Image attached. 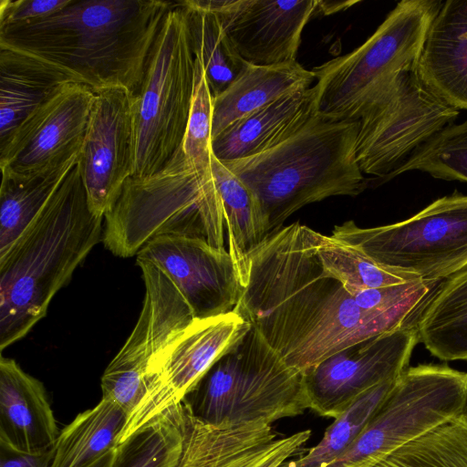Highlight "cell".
Returning <instances> with one entry per match:
<instances>
[{"label": "cell", "mask_w": 467, "mask_h": 467, "mask_svg": "<svg viewBox=\"0 0 467 467\" xmlns=\"http://www.w3.org/2000/svg\"><path fill=\"white\" fill-rule=\"evenodd\" d=\"M225 220L212 170L191 163L179 147L156 172L130 177L104 215L102 243L120 257L150 240L182 236L224 249Z\"/></svg>", "instance_id": "obj_5"}, {"label": "cell", "mask_w": 467, "mask_h": 467, "mask_svg": "<svg viewBox=\"0 0 467 467\" xmlns=\"http://www.w3.org/2000/svg\"><path fill=\"white\" fill-rule=\"evenodd\" d=\"M55 447L49 451L27 454L0 445V467H49Z\"/></svg>", "instance_id": "obj_37"}, {"label": "cell", "mask_w": 467, "mask_h": 467, "mask_svg": "<svg viewBox=\"0 0 467 467\" xmlns=\"http://www.w3.org/2000/svg\"><path fill=\"white\" fill-rule=\"evenodd\" d=\"M372 467H467V417L433 429Z\"/></svg>", "instance_id": "obj_33"}, {"label": "cell", "mask_w": 467, "mask_h": 467, "mask_svg": "<svg viewBox=\"0 0 467 467\" xmlns=\"http://www.w3.org/2000/svg\"><path fill=\"white\" fill-rule=\"evenodd\" d=\"M116 448L106 452L87 467H112L115 459Z\"/></svg>", "instance_id": "obj_39"}, {"label": "cell", "mask_w": 467, "mask_h": 467, "mask_svg": "<svg viewBox=\"0 0 467 467\" xmlns=\"http://www.w3.org/2000/svg\"><path fill=\"white\" fill-rule=\"evenodd\" d=\"M183 426L182 402L157 415L118 444L112 467H177Z\"/></svg>", "instance_id": "obj_29"}, {"label": "cell", "mask_w": 467, "mask_h": 467, "mask_svg": "<svg viewBox=\"0 0 467 467\" xmlns=\"http://www.w3.org/2000/svg\"><path fill=\"white\" fill-rule=\"evenodd\" d=\"M136 261L159 267L174 284L194 318H206L234 310L242 286L228 250L206 241L161 236L149 241Z\"/></svg>", "instance_id": "obj_18"}, {"label": "cell", "mask_w": 467, "mask_h": 467, "mask_svg": "<svg viewBox=\"0 0 467 467\" xmlns=\"http://www.w3.org/2000/svg\"><path fill=\"white\" fill-rule=\"evenodd\" d=\"M321 234L298 222L270 232L248 255L234 310L290 368L304 373L368 338L415 326L440 282L385 310L360 308L317 255Z\"/></svg>", "instance_id": "obj_1"}, {"label": "cell", "mask_w": 467, "mask_h": 467, "mask_svg": "<svg viewBox=\"0 0 467 467\" xmlns=\"http://www.w3.org/2000/svg\"><path fill=\"white\" fill-rule=\"evenodd\" d=\"M467 373L446 364L408 367L354 442L326 467H372L403 445L464 414Z\"/></svg>", "instance_id": "obj_9"}, {"label": "cell", "mask_w": 467, "mask_h": 467, "mask_svg": "<svg viewBox=\"0 0 467 467\" xmlns=\"http://www.w3.org/2000/svg\"><path fill=\"white\" fill-rule=\"evenodd\" d=\"M183 404V402H182ZM183 441L177 467H285L306 451L312 431L280 435L265 421L212 425L183 404Z\"/></svg>", "instance_id": "obj_19"}, {"label": "cell", "mask_w": 467, "mask_h": 467, "mask_svg": "<svg viewBox=\"0 0 467 467\" xmlns=\"http://www.w3.org/2000/svg\"><path fill=\"white\" fill-rule=\"evenodd\" d=\"M135 94L124 88L95 93L77 167L91 211L104 217L134 170Z\"/></svg>", "instance_id": "obj_16"}, {"label": "cell", "mask_w": 467, "mask_h": 467, "mask_svg": "<svg viewBox=\"0 0 467 467\" xmlns=\"http://www.w3.org/2000/svg\"><path fill=\"white\" fill-rule=\"evenodd\" d=\"M464 415L467 417V405H466V408H465V410H464Z\"/></svg>", "instance_id": "obj_40"}, {"label": "cell", "mask_w": 467, "mask_h": 467, "mask_svg": "<svg viewBox=\"0 0 467 467\" xmlns=\"http://www.w3.org/2000/svg\"><path fill=\"white\" fill-rule=\"evenodd\" d=\"M395 379L382 382L360 395L334 419L320 441L286 462L285 467H326L335 462L358 438L382 403Z\"/></svg>", "instance_id": "obj_31"}, {"label": "cell", "mask_w": 467, "mask_h": 467, "mask_svg": "<svg viewBox=\"0 0 467 467\" xmlns=\"http://www.w3.org/2000/svg\"><path fill=\"white\" fill-rule=\"evenodd\" d=\"M331 236L381 265L441 282L467 268V195L441 197L388 225L361 228L348 221Z\"/></svg>", "instance_id": "obj_10"}, {"label": "cell", "mask_w": 467, "mask_h": 467, "mask_svg": "<svg viewBox=\"0 0 467 467\" xmlns=\"http://www.w3.org/2000/svg\"><path fill=\"white\" fill-rule=\"evenodd\" d=\"M317 252L324 269L339 280L350 295L358 290L420 280L414 275L381 265L363 252L332 236L321 234Z\"/></svg>", "instance_id": "obj_32"}, {"label": "cell", "mask_w": 467, "mask_h": 467, "mask_svg": "<svg viewBox=\"0 0 467 467\" xmlns=\"http://www.w3.org/2000/svg\"><path fill=\"white\" fill-rule=\"evenodd\" d=\"M357 1H322L317 0V14L322 16H328L333 13L344 10L352 5H355Z\"/></svg>", "instance_id": "obj_38"}, {"label": "cell", "mask_w": 467, "mask_h": 467, "mask_svg": "<svg viewBox=\"0 0 467 467\" xmlns=\"http://www.w3.org/2000/svg\"><path fill=\"white\" fill-rule=\"evenodd\" d=\"M194 89L191 111L181 149L186 159L202 170L212 161L213 95L203 67L194 57Z\"/></svg>", "instance_id": "obj_35"}, {"label": "cell", "mask_w": 467, "mask_h": 467, "mask_svg": "<svg viewBox=\"0 0 467 467\" xmlns=\"http://www.w3.org/2000/svg\"><path fill=\"white\" fill-rule=\"evenodd\" d=\"M315 81L312 70L297 61L274 66L246 63L235 79L213 97L212 140L237 120L286 95L311 88Z\"/></svg>", "instance_id": "obj_23"}, {"label": "cell", "mask_w": 467, "mask_h": 467, "mask_svg": "<svg viewBox=\"0 0 467 467\" xmlns=\"http://www.w3.org/2000/svg\"><path fill=\"white\" fill-rule=\"evenodd\" d=\"M194 55L186 9L176 3L165 15L134 101V170L158 171L181 146L194 89Z\"/></svg>", "instance_id": "obj_8"}, {"label": "cell", "mask_w": 467, "mask_h": 467, "mask_svg": "<svg viewBox=\"0 0 467 467\" xmlns=\"http://www.w3.org/2000/svg\"><path fill=\"white\" fill-rule=\"evenodd\" d=\"M182 402L212 425L272 424L309 409L304 373L288 367L252 325Z\"/></svg>", "instance_id": "obj_6"}, {"label": "cell", "mask_w": 467, "mask_h": 467, "mask_svg": "<svg viewBox=\"0 0 467 467\" xmlns=\"http://www.w3.org/2000/svg\"><path fill=\"white\" fill-rule=\"evenodd\" d=\"M441 5L440 0H403L361 46L313 67L317 112L336 120H358L394 78L415 70Z\"/></svg>", "instance_id": "obj_7"}, {"label": "cell", "mask_w": 467, "mask_h": 467, "mask_svg": "<svg viewBox=\"0 0 467 467\" xmlns=\"http://www.w3.org/2000/svg\"><path fill=\"white\" fill-rule=\"evenodd\" d=\"M459 110L433 94L415 70L394 78L358 119L356 158L364 174L387 178L446 127Z\"/></svg>", "instance_id": "obj_11"}, {"label": "cell", "mask_w": 467, "mask_h": 467, "mask_svg": "<svg viewBox=\"0 0 467 467\" xmlns=\"http://www.w3.org/2000/svg\"><path fill=\"white\" fill-rule=\"evenodd\" d=\"M419 342L415 326L352 345L304 372L309 410L336 419L368 389L396 379Z\"/></svg>", "instance_id": "obj_14"}, {"label": "cell", "mask_w": 467, "mask_h": 467, "mask_svg": "<svg viewBox=\"0 0 467 467\" xmlns=\"http://www.w3.org/2000/svg\"><path fill=\"white\" fill-rule=\"evenodd\" d=\"M415 327L419 342L432 356L467 360V268L439 284Z\"/></svg>", "instance_id": "obj_25"}, {"label": "cell", "mask_w": 467, "mask_h": 467, "mask_svg": "<svg viewBox=\"0 0 467 467\" xmlns=\"http://www.w3.org/2000/svg\"><path fill=\"white\" fill-rule=\"evenodd\" d=\"M70 82L37 59L0 47V148L26 119Z\"/></svg>", "instance_id": "obj_24"}, {"label": "cell", "mask_w": 467, "mask_h": 467, "mask_svg": "<svg viewBox=\"0 0 467 467\" xmlns=\"http://www.w3.org/2000/svg\"><path fill=\"white\" fill-rule=\"evenodd\" d=\"M127 420L121 407L101 398L59 432L49 467L88 466L118 446Z\"/></svg>", "instance_id": "obj_27"}, {"label": "cell", "mask_w": 467, "mask_h": 467, "mask_svg": "<svg viewBox=\"0 0 467 467\" xmlns=\"http://www.w3.org/2000/svg\"><path fill=\"white\" fill-rule=\"evenodd\" d=\"M358 126V120H336L317 112L275 147L222 162L254 193L270 233L306 204L354 197L368 187L356 158Z\"/></svg>", "instance_id": "obj_4"}, {"label": "cell", "mask_w": 467, "mask_h": 467, "mask_svg": "<svg viewBox=\"0 0 467 467\" xmlns=\"http://www.w3.org/2000/svg\"><path fill=\"white\" fill-rule=\"evenodd\" d=\"M235 310L194 318L153 357L146 392L128 418L119 444L163 411L180 405L199 380L250 329Z\"/></svg>", "instance_id": "obj_12"}, {"label": "cell", "mask_w": 467, "mask_h": 467, "mask_svg": "<svg viewBox=\"0 0 467 467\" xmlns=\"http://www.w3.org/2000/svg\"><path fill=\"white\" fill-rule=\"evenodd\" d=\"M137 264L145 285L142 308L130 335L101 377L102 399L121 407L128 418L146 392L153 357L194 319L182 294L159 267L146 261Z\"/></svg>", "instance_id": "obj_13"}, {"label": "cell", "mask_w": 467, "mask_h": 467, "mask_svg": "<svg viewBox=\"0 0 467 467\" xmlns=\"http://www.w3.org/2000/svg\"><path fill=\"white\" fill-rule=\"evenodd\" d=\"M211 170L223 204L228 253L244 286L248 255L269 234L267 223L254 193L213 154Z\"/></svg>", "instance_id": "obj_26"}, {"label": "cell", "mask_w": 467, "mask_h": 467, "mask_svg": "<svg viewBox=\"0 0 467 467\" xmlns=\"http://www.w3.org/2000/svg\"><path fill=\"white\" fill-rule=\"evenodd\" d=\"M157 0L72 2L47 17L0 27V47L37 59L95 93L124 88L137 94L167 12Z\"/></svg>", "instance_id": "obj_2"}, {"label": "cell", "mask_w": 467, "mask_h": 467, "mask_svg": "<svg viewBox=\"0 0 467 467\" xmlns=\"http://www.w3.org/2000/svg\"><path fill=\"white\" fill-rule=\"evenodd\" d=\"M94 98L84 85L62 86L0 148L1 172L29 176L78 158Z\"/></svg>", "instance_id": "obj_15"}, {"label": "cell", "mask_w": 467, "mask_h": 467, "mask_svg": "<svg viewBox=\"0 0 467 467\" xmlns=\"http://www.w3.org/2000/svg\"><path fill=\"white\" fill-rule=\"evenodd\" d=\"M316 114V92L312 86L233 123L212 140L213 154L224 162L262 153L293 136Z\"/></svg>", "instance_id": "obj_22"}, {"label": "cell", "mask_w": 467, "mask_h": 467, "mask_svg": "<svg viewBox=\"0 0 467 467\" xmlns=\"http://www.w3.org/2000/svg\"><path fill=\"white\" fill-rule=\"evenodd\" d=\"M72 0H1L0 27L29 22L53 15Z\"/></svg>", "instance_id": "obj_36"}, {"label": "cell", "mask_w": 467, "mask_h": 467, "mask_svg": "<svg viewBox=\"0 0 467 467\" xmlns=\"http://www.w3.org/2000/svg\"><path fill=\"white\" fill-rule=\"evenodd\" d=\"M182 5L216 14L238 55L248 64L296 62L306 25L317 0H185Z\"/></svg>", "instance_id": "obj_17"}, {"label": "cell", "mask_w": 467, "mask_h": 467, "mask_svg": "<svg viewBox=\"0 0 467 467\" xmlns=\"http://www.w3.org/2000/svg\"><path fill=\"white\" fill-rule=\"evenodd\" d=\"M184 8L194 57L202 64L211 93L216 97L235 79L246 62L236 52L216 14Z\"/></svg>", "instance_id": "obj_30"}, {"label": "cell", "mask_w": 467, "mask_h": 467, "mask_svg": "<svg viewBox=\"0 0 467 467\" xmlns=\"http://www.w3.org/2000/svg\"><path fill=\"white\" fill-rule=\"evenodd\" d=\"M78 158L45 172L16 176L2 172L0 187V259L36 218L76 166Z\"/></svg>", "instance_id": "obj_28"}, {"label": "cell", "mask_w": 467, "mask_h": 467, "mask_svg": "<svg viewBox=\"0 0 467 467\" xmlns=\"http://www.w3.org/2000/svg\"><path fill=\"white\" fill-rule=\"evenodd\" d=\"M58 435L43 383L1 355L0 445L21 453H41L55 447Z\"/></svg>", "instance_id": "obj_20"}, {"label": "cell", "mask_w": 467, "mask_h": 467, "mask_svg": "<svg viewBox=\"0 0 467 467\" xmlns=\"http://www.w3.org/2000/svg\"><path fill=\"white\" fill-rule=\"evenodd\" d=\"M415 72L441 100L467 109V0L442 3L427 31Z\"/></svg>", "instance_id": "obj_21"}, {"label": "cell", "mask_w": 467, "mask_h": 467, "mask_svg": "<svg viewBox=\"0 0 467 467\" xmlns=\"http://www.w3.org/2000/svg\"><path fill=\"white\" fill-rule=\"evenodd\" d=\"M76 166L40 213L0 259V349L22 339L46 316L57 291L102 242Z\"/></svg>", "instance_id": "obj_3"}, {"label": "cell", "mask_w": 467, "mask_h": 467, "mask_svg": "<svg viewBox=\"0 0 467 467\" xmlns=\"http://www.w3.org/2000/svg\"><path fill=\"white\" fill-rule=\"evenodd\" d=\"M410 171H424L436 179L467 182V120L443 129L386 181Z\"/></svg>", "instance_id": "obj_34"}]
</instances>
